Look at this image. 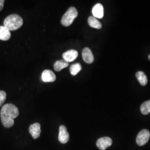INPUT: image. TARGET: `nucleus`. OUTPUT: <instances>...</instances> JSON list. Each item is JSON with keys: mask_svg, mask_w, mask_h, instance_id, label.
<instances>
[{"mask_svg": "<svg viewBox=\"0 0 150 150\" xmlns=\"http://www.w3.org/2000/svg\"><path fill=\"white\" fill-rule=\"evenodd\" d=\"M42 80L44 82H52L56 80V76L51 70H44L41 76Z\"/></svg>", "mask_w": 150, "mask_h": 150, "instance_id": "obj_8", "label": "nucleus"}, {"mask_svg": "<svg viewBox=\"0 0 150 150\" xmlns=\"http://www.w3.org/2000/svg\"><path fill=\"white\" fill-rule=\"evenodd\" d=\"M69 66V63L65 61L64 59H61L56 61L54 64V69L56 71H60L63 69Z\"/></svg>", "mask_w": 150, "mask_h": 150, "instance_id": "obj_15", "label": "nucleus"}, {"mask_svg": "<svg viewBox=\"0 0 150 150\" xmlns=\"http://www.w3.org/2000/svg\"><path fill=\"white\" fill-rule=\"evenodd\" d=\"M11 32L4 26H0V40L7 41L11 38Z\"/></svg>", "mask_w": 150, "mask_h": 150, "instance_id": "obj_12", "label": "nucleus"}, {"mask_svg": "<svg viewBox=\"0 0 150 150\" xmlns=\"http://www.w3.org/2000/svg\"><path fill=\"white\" fill-rule=\"evenodd\" d=\"M141 112L143 115H148L150 113V100L144 102L141 106Z\"/></svg>", "mask_w": 150, "mask_h": 150, "instance_id": "obj_16", "label": "nucleus"}, {"mask_svg": "<svg viewBox=\"0 0 150 150\" xmlns=\"http://www.w3.org/2000/svg\"><path fill=\"white\" fill-rule=\"evenodd\" d=\"M149 59H150V54L149 56Z\"/></svg>", "mask_w": 150, "mask_h": 150, "instance_id": "obj_20", "label": "nucleus"}, {"mask_svg": "<svg viewBox=\"0 0 150 150\" xmlns=\"http://www.w3.org/2000/svg\"><path fill=\"white\" fill-rule=\"evenodd\" d=\"M19 115L18 108L15 105L7 103L3 106L0 112L1 120L6 128H10L14 125V119Z\"/></svg>", "mask_w": 150, "mask_h": 150, "instance_id": "obj_1", "label": "nucleus"}, {"mask_svg": "<svg viewBox=\"0 0 150 150\" xmlns=\"http://www.w3.org/2000/svg\"><path fill=\"white\" fill-rule=\"evenodd\" d=\"M112 144V139L108 137H103L97 141V147L100 150H105L111 146Z\"/></svg>", "mask_w": 150, "mask_h": 150, "instance_id": "obj_5", "label": "nucleus"}, {"mask_svg": "<svg viewBox=\"0 0 150 150\" xmlns=\"http://www.w3.org/2000/svg\"><path fill=\"white\" fill-rule=\"evenodd\" d=\"M93 16L96 18H102L104 15L103 7L101 4H97L94 6L92 10Z\"/></svg>", "mask_w": 150, "mask_h": 150, "instance_id": "obj_11", "label": "nucleus"}, {"mask_svg": "<svg viewBox=\"0 0 150 150\" xmlns=\"http://www.w3.org/2000/svg\"><path fill=\"white\" fill-rule=\"evenodd\" d=\"M23 20L21 17L16 14H12L7 16L4 22V26L10 31H15L21 27Z\"/></svg>", "mask_w": 150, "mask_h": 150, "instance_id": "obj_2", "label": "nucleus"}, {"mask_svg": "<svg viewBox=\"0 0 150 150\" xmlns=\"http://www.w3.org/2000/svg\"><path fill=\"white\" fill-rule=\"evenodd\" d=\"M29 132L33 139H37L39 138L41 132L40 124L35 123L31 125L29 127Z\"/></svg>", "mask_w": 150, "mask_h": 150, "instance_id": "obj_7", "label": "nucleus"}, {"mask_svg": "<svg viewBox=\"0 0 150 150\" xmlns=\"http://www.w3.org/2000/svg\"><path fill=\"white\" fill-rule=\"evenodd\" d=\"M150 132L147 129H143L141 131L136 138V143L139 146L146 145L149 141Z\"/></svg>", "mask_w": 150, "mask_h": 150, "instance_id": "obj_4", "label": "nucleus"}, {"mask_svg": "<svg viewBox=\"0 0 150 150\" xmlns=\"http://www.w3.org/2000/svg\"><path fill=\"white\" fill-rule=\"evenodd\" d=\"M77 16L78 11L77 9L74 7H71L62 16L61 23L64 26H69L74 22Z\"/></svg>", "mask_w": 150, "mask_h": 150, "instance_id": "obj_3", "label": "nucleus"}, {"mask_svg": "<svg viewBox=\"0 0 150 150\" xmlns=\"http://www.w3.org/2000/svg\"><path fill=\"white\" fill-rule=\"evenodd\" d=\"M6 99V93L4 91H0V107L5 101Z\"/></svg>", "mask_w": 150, "mask_h": 150, "instance_id": "obj_18", "label": "nucleus"}, {"mask_svg": "<svg viewBox=\"0 0 150 150\" xmlns=\"http://www.w3.org/2000/svg\"><path fill=\"white\" fill-rule=\"evenodd\" d=\"M70 139L69 134L67 130L66 127L61 125L59 126V140L62 144H66Z\"/></svg>", "mask_w": 150, "mask_h": 150, "instance_id": "obj_6", "label": "nucleus"}, {"mask_svg": "<svg viewBox=\"0 0 150 150\" xmlns=\"http://www.w3.org/2000/svg\"><path fill=\"white\" fill-rule=\"evenodd\" d=\"M82 69L81 65L80 64H72L70 67V73L73 76L77 75Z\"/></svg>", "mask_w": 150, "mask_h": 150, "instance_id": "obj_17", "label": "nucleus"}, {"mask_svg": "<svg viewBox=\"0 0 150 150\" xmlns=\"http://www.w3.org/2000/svg\"><path fill=\"white\" fill-rule=\"evenodd\" d=\"M4 2H5L4 0H0V11H1L4 8Z\"/></svg>", "mask_w": 150, "mask_h": 150, "instance_id": "obj_19", "label": "nucleus"}, {"mask_svg": "<svg viewBox=\"0 0 150 150\" xmlns=\"http://www.w3.org/2000/svg\"><path fill=\"white\" fill-rule=\"evenodd\" d=\"M136 76L137 79L139 81V83L142 86H146L148 82L147 78L145 73L142 71H139L136 73Z\"/></svg>", "mask_w": 150, "mask_h": 150, "instance_id": "obj_14", "label": "nucleus"}, {"mask_svg": "<svg viewBox=\"0 0 150 150\" xmlns=\"http://www.w3.org/2000/svg\"><path fill=\"white\" fill-rule=\"evenodd\" d=\"M82 58L87 64H92L94 61V57L91 50L88 47L83 48L82 52Z\"/></svg>", "mask_w": 150, "mask_h": 150, "instance_id": "obj_10", "label": "nucleus"}, {"mask_svg": "<svg viewBox=\"0 0 150 150\" xmlns=\"http://www.w3.org/2000/svg\"><path fill=\"white\" fill-rule=\"evenodd\" d=\"M88 23L92 28L96 29H101L102 28V24L96 18L93 16H90L88 19Z\"/></svg>", "mask_w": 150, "mask_h": 150, "instance_id": "obj_13", "label": "nucleus"}, {"mask_svg": "<svg viewBox=\"0 0 150 150\" xmlns=\"http://www.w3.org/2000/svg\"><path fill=\"white\" fill-rule=\"evenodd\" d=\"M78 52L74 50H69L64 52L62 54L63 59L67 62H71L74 61L78 57Z\"/></svg>", "mask_w": 150, "mask_h": 150, "instance_id": "obj_9", "label": "nucleus"}]
</instances>
